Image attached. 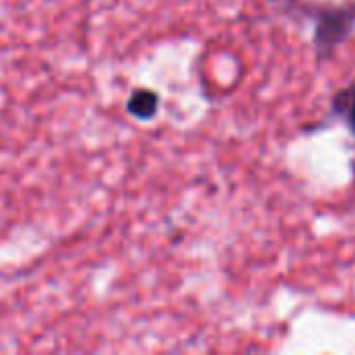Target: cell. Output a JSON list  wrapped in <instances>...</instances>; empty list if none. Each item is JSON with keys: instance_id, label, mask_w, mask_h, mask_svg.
I'll return each instance as SVG.
<instances>
[{"instance_id": "6da1fadb", "label": "cell", "mask_w": 355, "mask_h": 355, "mask_svg": "<svg viewBox=\"0 0 355 355\" xmlns=\"http://www.w3.org/2000/svg\"><path fill=\"white\" fill-rule=\"evenodd\" d=\"M355 29V6L324 8L316 17L314 44L320 54H331Z\"/></svg>"}, {"instance_id": "7a4b0ae2", "label": "cell", "mask_w": 355, "mask_h": 355, "mask_svg": "<svg viewBox=\"0 0 355 355\" xmlns=\"http://www.w3.org/2000/svg\"><path fill=\"white\" fill-rule=\"evenodd\" d=\"M158 104H160V98H158L156 92H152V89H137V92L131 94V98L127 102V110L133 116H137L141 121H148V119H152L158 112Z\"/></svg>"}, {"instance_id": "3957f363", "label": "cell", "mask_w": 355, "mask_h": 355, "mask_svg": "<svg viewBox=\"0 0 355 355\" xmlns=\"http://www.w3.org/2000/svg\"><path fill=\"white\" fill-rule=\"evenodd\" d=\"M335 110L347 121V127L352 129V133L355 135V85L339 92L335 96V102H333Z\"/></svg>"}]
</instances>
